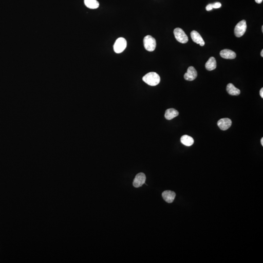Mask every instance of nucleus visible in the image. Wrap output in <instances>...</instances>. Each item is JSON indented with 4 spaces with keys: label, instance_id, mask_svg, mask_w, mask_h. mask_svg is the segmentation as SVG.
<instances>
[{
    "label": "nucleus",
    "instance_id": "obj_1",
    "mask_svg": "<svg viewBox=\"0 0 263 263\" xmlns=\"http://www.w3.org/2000/svg\"><path fill=\"white\" fill-rule=\"evenodd\" d=\"M142 80L149 85H157L160 81V78L159 74L156 72H150L144 76Z\"/></svg>",
    "mask_w": 263,
    "mask_h": 263
},
{
    "label": "nucleus",
    "instance_id": "obj_2",
    "mask_svg": "<svg viewBox=\"0 0 263 263\" xmlns=\"http://www.w3.org/2000/svg\"><path fill=\"white\" fill-rule=\"evenodd\" d=\"M143 43L145 49L149 52L154 51L156 49V40L151 36L147 35L145 37Z\"/></svg>",
    "mask_w": 263,
    "mask_h": 263
},
{
    "label": "nucleus",
    "instance_id": "obj_3",
    "mask_svg": "<svg viewBox=\"0 0 263 263\" xmlns=\"http://www.w3.org/2000/svg\"><path fill=\"white\" fill-rule=\"evenodd\" d=\"M127 46V41L123 38H119L114 43V50L116 53L119 54L122 52Z\"/></svg>",
    "mask_w": 263,
    "mask_h": 263
},
{
    "label": "nucleus",
    "instance_id": "obj_4",
    "mask_svg": "<svg viewBox=\"0 0 263 263\" xmlns=\"http://www.w3.org/2000/svg\"><path fill=\"white\" fill-rule=\"evenodd\" d=\"M247 29V24L245 20L240 21L236 25L234 28V34L236 37H241L245 33Z\"/></svg>",
    "mask_w": 263,
    "mask_h": 263
},
{
    "label": "nucleus",
    "instance_id": "obj_5",
    "mask_svg": "<svg viewBox=\"0 0 263 263\" xmlns=\"http://www.w3.org/2000/svg\"><path fill=\"white\" fill-rule=\"evenodd\" d=\"M174 35L175 39L179 43H186L188 41V37L182 29L176 28L174 31Z\"/></svg>",
    "mask_w": 263,
    "mask_h": 263
},
{
    "label": "nucleus",
    "instance_id": "obj_6",
    "mask_svg": "<svg viewBox=\"0 0 263 263\" xmlns=\"http://www.w3.org/2000/svg\"><path fill=\"white\" fill-rule=\"evenodd\" d=\"M146 179L145 175L142 172H140L135 176L133 181V186L135 188L140 187L145 183Z\"/></svg>",
    "mask_w": 263,
    "mask_h": 263
},
{
    "label": "nucleus",
    "instance_id": "obj_7",
    "mask_svg": "<svg viewBox=\"0 0 263 263\" xmlns=\"http://www.w3.org/2000/svg\"><path fill=\"white\" fill-rule=\"evenodd\" d=\"M197 76V72L196 69L193 66H190L188 68L187 72L185 74L184 79L188 81H193L196 78Z\"/></svg>",
    "mask_w": 263,
    "mask_h": 263
},
{
    "label": "nucleus",
    "instance_id": "obj_8",
    "mask_svg": "<svg viewBox=\"0 0 263 263\" xmlns=\"http://www.w3.org/2000/svg\"><path fill=\"white\" fill-rule=\"evenodd\" d=\"M232 122L231 120L228 118L220 119L217 122V125L221 130L225 131L230 128Z\"/></svg>",
    "mask_w": 263,
    "mask_h": 263
},
{
    "label": "nucleus",
    "instance_id": "obj_9",
    "mask_svg": "<svg viewBox=\"0 0 263 263\" xmlns=\"http://www.w3.org/2000/svg\"><path fill=\"white\" fill-rule=\"evenodd\" d=\"M191 39L194 43H196L197 44H199L201 46H203L205 45V41L200 35L199 32L193 30L191 31Z\"/></svg>",
    "mask_w": 263,
    "mask_h": 263
},
{
    "label": "nucleus",
    "instance_id": "obj_10",
    "mask_svg": "<svg viewBox=\"0 0 263 263\" xmlns=\"http://www.w3.org/2000/svg\"><path fill=\"white\" fill-rule=\"evenodd\" d=\"M162 196L163 199H164L166 202H167L168 203H171L174 201L176 194L174 191H165L163 192Z\"/></svg>",
    "mask_w": 263,
    "mask_h": 263
},
{
    "label": "nucleus",
    "instance_id": "obj_11",
    "mask_svg": "<svg viewBox=\"0 0 263 263\" xmlns=\"http://www.w3.org/2000/svg\"><path fill=\"white\" fill-rule=\"evenodd\" d=\"M220 55L222 58L226 59H234L236 57V54L234 51L227 49L222 50L220 53Z\"/></svg>",
    "mask_w": 263,
    "mask_h": 263
},
{
    "label": "nucleus",
    "instance_id": "obj_12",
    "mask_svg": "<svg viewBox=\"0 0 263 263\" xmlns=\"http://www.w3.org/2000/svg\"><path fill=\"white\" fill-rule=\"evenodd\" d=\"M179 112L174 108H170L166 111L165 117L167 120H171L178 116Z\"/></svg>",
    "mask_w": 263,
    "mask_h": 263
},
{
    "label": "nucleus",
    "instance_id": "obj_13",
    "mask_svg": "<svg viewBox=\"0 0 263 263\" xmlns=\"http://www.w3.org/2000/svg\"><path fill=\"white\" fill-rule=\"evenodd\" d=\"M227 93L231 96H238L240 94V90L236 88L233 84L229 83L226 88Z\"/></svg>",
    "mask_w": 263,
    "mask_h": 263
},
{
    "label": "nucleus",
    "instance_id": "obj_14",
    "mask_svg": "<svg viewBox=\"0 0 263 263\" xmlns=\"http://www.w3.org/2000/svg\"><path fill=\"white\" fill-rule=\"evenodd\" d=\"M216 65L217 64H216V59L214 57H212L206 63V68L207 70L212 71L216 68Z\"/></svg>",
    "mask_w": 263,
    "mask_h": 263
},
{
    "label": "nucleus",
    "instance_id": "obj_15",
    "mask_svg": "<svg viewBox=\"0 0 263 263\" xmlns=\"http://www.w3.org/2000/svg\"><path fill=\"white\" fill-rule=\"evenodd\" d=\"M181 142L186 146H191L194 143V140L191 136L184 135L181 138Z\"/></svg>",
    "mask_w": 263,
    "mask_h": 263
},
{
    "label": "nucleus",
    "instance_id": "obj_16",
    "mask_svg": "<svg viewBox=\"0 0 263 263\" xmlns=\"http://www.w3.org/2000/svg\"><path fill=\"white\" fill-rule=\"evenodd\" d=\"M84 4L90 9H96L99 6V3L96 0H84Z\"/></svg>",
    "mask_w": 263,
    "mask_h": 263
},
{
    "label": "nucleus",
    "instance_id": "obj_17",
    "mask_svg": "<svg viewBox=\"0 0 263 263\" xmlns=\"http://www.w3.org/2000/svg\"><path fill=\"white\" fill-rule=\"evenodd\" d=\"M221 6H222L221 4L219 2H216V3H214L212 4L213 8H215V9L220 8L221 7Z\"/></svg>",
    "mask_w": 263,
    "mask_h": 263
},
{
    "label": "nucleus",
    "instance_id": "obj_18",
    "mask_svg": "<svg viewBox=\"0 0 263 263\" xmlns=\"http://www.w3.org/2000/svg\"><path fill=\"white\" fill-rule=\"evenodd\" d=\"M206 10L207 11H211L213 9V7H212V4H209L206 6Z\"/></svg>",
    "mask_w": 263,
    "mask_h": 263
},
{
    "label": "nucleus",
    "instance_id": "obj_19",
    "mask_svg": "<svg viewBox=\"0 0 263 263\" xmlns=\"http://www.w3.org/2000/svg\"><path fill=\"white\" fill-rule=\"evenodd\" d=\"M260 96H261V98H263V88H262L261 89L260 91Z\"/></svg>",
    "mask_w": 263,
    "mask_h": 263
},
{
    "label": "nucleus",
    "instance_id": "obj_20",
    "mask_svg": "<svg viewBox=\"0 0 263 263\" xmlns=\"http://www.w3.org/2000/svg\"><path fill=\"white\" fill-rule=\"evenodd\" d=\"M255 2L257 4H261L263 1V0H255Z\"/></svg>",
    "mask_w": 263,
    "mask_h": 263
},
{
    "label": "nucleus",
    "instance_id": "obj_21",
    "mask_svg": "<svg viewBox=\"0 0 263 263\" xmlns=\"http://www.w3.org/2000/svg\"><path fill=\"white\" fill-rule=\"evenodd\" d=\"M261 144H262V146H263V138H262L261 139Z\"/></svg>",
    "mask_w": 263,
    "mask_h": 263
},
{
    "label": "nucleus",
    "instance_id": "obj_22",
    "mask_svg": "<svg viewBox=\"0 0 263 263\" xmlns=\"http://www.w3.org/2000/svg\"><path fill=\"white\" fill-rule=\"evenodd\" d=\"M261 56L263 57V50H262V51H261Z\"/></svg>",
    "mask_w": 263,
    "mask_h": 263
},
{
    "label": "nucleus",
    "instance_id": "obj_23",
    "mask_svg": "<svg viewBox=\"0 0 263 263\" xmlns=\"http://www.w3.org/2000/svg\"><path fill=\"white\" fill-rule=\"evenodd\" d=\"M262 32H263V26H262Z\"/></svg>",
    "mask_w": 263,
    "mask_h": 263
}]
</instances>
